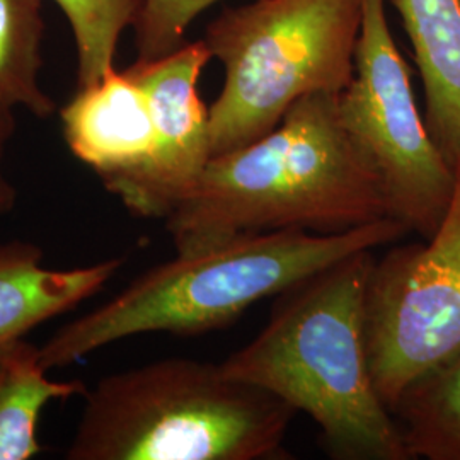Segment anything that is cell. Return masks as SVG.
<instances>
[{
	"mask_svg": "<svg viewBox=\"0 0 460 460\" xmlns=\"http://www.w3.org/2000/svg\"><path fill=\"white\" fill-rule=\"evenodd\" d=\"M384 218L377 172L346 132L338 94L294 102L279 125L244 147L212 155L195 190L169 215L178 252L243 234H343Z\"/></svg>",
	"mask_w": 460,
	"mask_h": 460,
	"instance_id": "1",
	"label": "cell"
},
{
	"mask_svg": "<svg viewBox=\"0 0 460 460\" xmlns=\"http://www.w3.org/2000/svg\"><path fill=\"white\" fill-rule=\"evenodd\" d=\"M376 261L360 251L279 294L268 324L220 363L313 418L338 460H411L370 372L365 296Z\"/></svg>",
	"mask_w": 460,
	"mask_h": 460,
	"instance_id": "2",
	"label": "cell"
},
{
	"mask_svg": "<svg viewBox=\"0 0 460 460\" xmlns=\"http://www.w3.org/2000/svg\"><path fill=\"white\" fill-rule=\"evenodd\" d=\"M406 234L404 224L384 218L343 234L273 230L178 252L108 304L58 329L41 346V362L49 370L66 367L144 332L193 336L224 328L256 302L355 252L394 244Z\"/></svg>",
	"mask_w": 460,
	"mask_h": 460,
	"instance_id": "3",
	"label": "cell"
},
{
	"mask_svg": "<svg viewBox=\"0 0 460 460\" xmlns=\"http://www.w3.org/2000/svg\"><path fill=\"white\" fill-rule=\"evenodd\" d=\"M296 411L220 365L165 358L85 395L68 460H277Z\"/></svg>",
	"mask_w": 460,
	"mask_h": 460,
	"instance_id": "4",
	"label": "cell"
},
{
	"mask_svg": "<svg viewBox=\"0 0 460 460\" xmlns=\"http://www.w3.org/2000/svg\"><path fill=\"white\" fill-rule=\"evenodd\" d=\"M365 0H252L224 9L203 36L224 66L208 108L212 155L271 132L298 99L353 79Z\"/></svg>",
	"mask_w": 460,
	"mask_h": 460,
	"instance_id": "5",
	"label": "cell"
},
{
	"mask_svg": "<svg viewBox=\"0 0 460 460\" xmlns=\"http://www.w3.org/2000/svg\"><path fill=\"white\" fill-rule=\"evenodd\" d=\"M338 111L346 132L377 172L393 218L423 239L431 237L454 197L456 174L418 110L385 0L363 2L353 79L338 94Z\"/></svg>",
	"mask_w": 460,
	"mask_h": 460,
	"instance_id": "6",
	"label": "cell"
},
{
	"mask_svg": "<svg viewBox=\"0 0 460 460\" xmlns=\"http://www.w3.org/2000/svg\"><path fill=\"white\" fill-rule=\"evenodd\" d=\"M365 332L370 372L389 410L411 382L459 351L460 172L435 234L374 261Z\"/></svg>",
	"mask_w": 460,
	"mask_h": 460,
	"instance_id": "7",
	"label": "cell"
},
{
	"mask_svg": "<svg viewBox=\"0 0 460 460\" xmlns=\"http://www.w3.org/2000/svg\"><path fill=\"white\" fill-rule=\"evenodd\" d=\"M212 58L205 41L198 40L128 66L147 94L155 147L144 164L104 188L133 215L167 218L195 190L212 159L208 108L198 94L199 75Z\"/></svg>",
	"mask_w": 460,
	"mask_h": 460,
	"instance_id": "8",
	"label": "cell"
},
{
	"mask_svg": "<svg viewBox=\"0 0 460 460\" xmlns=\"http://www.w3.org/2000/svg\"><path fill=\"white\" fill-rule=\"evenodd\" d=\"M60 118L66 146L102 184L140 167L155 147L147 94L128 68L79 87Z\"/></svg>",
	"mask_w": 460,
	"mask_h": 460,
	"instance_id": "9",
	"label": "cell"
},
{
	"mask_svg": "<svg viewBox=\"0 0 460 460\" xmlns=\"http://www.w3.org/2000/svg\"><path fill=\"white\" fill-rule=\"evenodd\" d=\"M410 38L425 91V123L460 172V0H391Z\"/></svg>",
	"mask_w": 460,
	"mask_h": 460,
	"instance_id": "10",
	"label": "cell"
},
{
	"mask_svg": "<svg viewBox=\"0 0 460 460\" xmlns=\"http://www.w3.org/2000/svg\"><path fill=\"white\" fill-rule=\"evenodd\" d=\"M119 258L72 268L43 266V251L31 243L0 244V343L26 336L58 314L72 311L113 279Z\"/></svg>",
	"mask_w": 460,
	"mask_h": 460,
	"instance_id": "11",
	"label": "cell"
},
{
	"mask_svg": "<svg viewBox=\"0 0 460 460\" xmlns=\"http://www.w3.org/2000/svg\"><path fill=\"white\" fill-rule=\"evenodd\" d=\"M47 372L41 348L24 336L0 343V460L33 459L47 404L87 394L81 380H53Z\"/></svg>",
	"mask_w": 460,
	"mask_h": 460,
	"instance_id": "12",
	"label": "cell"
},
{
	"mask_svg": "<svg viewBox=\"0 0 460 460\" xmlns=\"http://www.w3.org/2000/svg\"><path fill=\"white\" fill-rule=\"evenodd\" d=\"M391 412L411 459L460 460V349L411 382Z\"/></svg>",
	"mask_w": 460,
	"mask_h": 460,
	"instance_id": "13",
	"label": "cell"
},
{
	"mask_svg": "<svg viewBox=\"0 0 460 460\" xmlns=\"http://www.w3.org/2000/svg\"><path fill=\"white\" fill-rule=\"evenodd\" d=\"M43 0H0V106L26 108L38 118L55 111L40 85Z\"/></svg>",
	"mask_w": 460,
	"mask_h": 460,
	"instance_id": "14",
	"label": "cell"
},
{
	"mask_svg": "<svg viewBox=\"0 0 460 460\" xmlns=\"http://www.w3.org/2000/svg\"><path fill=\"white\" fill-rule=\"evenodd\" d=\"M72 28L77 49V83L89 85L115 68L118 43L133 28L146 0H55Z\"/></svg>",
	"mask_w": 460,
	"mask_h": 460,
	"instance_id": "15",
	"label": "cell"
},
{
	"mask_svg": "<svg viewBox=\"0 0 460 460\" xmlns=\"http://www.w3.org/2000/svg\"><path fill=\"white\" fill-rule=\"evenodd\" d=\"M217 2L220 0H146L133 26L137 60H155L180 49L190 26Z\"/></svg>",
	"mask_w": 460,
	"mask_h": 460,
	"instance_id": "16",
	"label": "cell"
},
{
	"mask_svg": "<svg viewBox=\"0 0 460 460\" xmlns=\"http://www.w3.org/2000/svg\"><path fill=\"white\" fill-rule=\"evenodd\" d=\"M14 128H16L14 110L0 106V217L13 212L17 199L16 188L7 180L4 172V155H5L9 140L13 138Z\"/></svg>",
	"mask_w": 460,
	"mask_h": 460,
	"instance_id": "17",
	"label": "cell"
}]
</instances>
